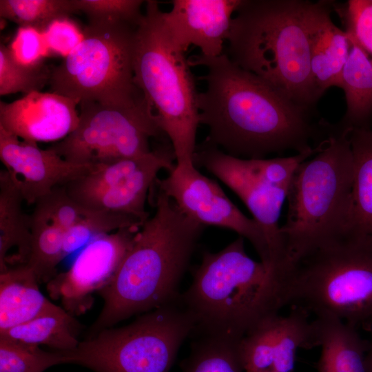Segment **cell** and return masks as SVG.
<instances>
[{
  "instance_id": "obj_1",
  "label": "cell",
  "mask_w": 372,
  "mask_h": 372,
  "mask_svg": "<svg viewBox=\"0 0 372 372\" xmlns=\"http://www.w3.org/2000/svg\"><path fill=\"white\" fill-rule=\"evenodd\" d=\"M201 65L206 87L199 92L200 124L209 130L201 146L218 148L231 156L265 158L273 153H301L322 144L332 125L312 123L309 110L296 105L268 82L245 70L224 52L189 59Z\"/></svg>"
},
{
  "instance_id": "obj_2",
  "label": "cell",
  "mask_w": 372,
  "mask_h": 372,
  "mask_svg": "<svg viewBox=\"0 0 372 372\" xmlns=\"http://www.w3.org/2000/svg\"><path fill=\"white\" fill-rule=\"evenodd\" d=\"M156 187L155 212L141 225L111 281L89 335L176 300L178 285L205 227Z\"/></svg>"
},
{
  "instance_id": "obj_3",
  "label": "cell",
  "mask_w": 372,
  "mask_h": 372,
  "mask_svg": "<svg viewBox=\"0 0 372 372\" xmlns=\"http://www.w3.org/2000/svg\"><path fill=\"white\" fill-rule=\"evenodd\" d=\"M302 0H242L233 17L227 55L296 105L320 99L310 70L309 16Z\"/></svg>"
},
{
  "instance_id": "obj_4",
  "label": "cell",
  "mask_w": 372,
  "mask_h": 372,
  "mask_svg": "<svg viewBox=\"0 0 372 372\" xmlns=\"http://www.w3.org/2000/svg\"><path fill=\"white\" fill-rule=\"evenodd\" d=\"M239 236L222 250L205 251L180 300L194 321L191 335L240 341L280 311L277 285L265 265L246 253Z\"/></svg>"
},
{
  "instance_id": "obj_5",
  "label": "cell",
  "mask_w": 372,
  "mask_h": 372,
  "mask_svg": "<svg viewBox=\"0 0 372 372\" xmlns=\"http://www.w3.org/2000/svg\"><path fill=\"white\" fill-rule=\"evenodd\" d=\"M280 309L296 307L372 330V238L347 231L311 250L277 282Z\"/></svg>"
},
{
  "instance_id": "obj_6",
  "label": "cell",
  "mask_w": 372,
  "mask_h": 372,
  "mask_svg": "<svg viewBox=\"0 0 372 372\" xmlns=\"http://www.w3.org/2000/svg\"><path fill=\"white\" fill-rule=\"evenodd\" d=\"M349 134L333 131L319 152L293 173L287 218L280 228L285 247L281 273L311 250L347 232L353 178Z\"/></svg>"
},
{
  "instance_id": "obj_7",
  "label": "cell",
  "mask_w": 372,
  "mask_h": 372,
  "mask_svg": "<svg viewBox=\"0 0 372 372\" xmlns=\"http://www.w3.org/2000/svg\"><path fill=\"white\" fill-rule=\"evenodd\" d=\"M156 1H146L136 28L134 81L175 153L177 166L194 165L200 125L196 81L185 53L172 43Z\"/></svg>"
},
{
  "instance_id": "obj_8",
  "label": "cell",
  "mask_w": 372,
  "mask_h": 372,
  "mask_svg": "<svg viewBox=\"0 0 372 372\" xmlns=\"http://www.w3.org/2000/svg\"><path fill=\"white\" fill-rule=\"evenodd\" d=\"M194 321L179 298L130 324L88 335L67 351L70 364L94 372H169Z\"/></svg>"
},
{
  "instance_id": "obj_9",
  "label": "cell",
  "mask_w": 372,
  "mask_h": 372,
  "mask_svg": "<svg viewBox=\"0 0 372 372\" xmlns=\"http://www.w3.org/2000/svg\"><path fill=\"white\" fill-rule=\"evenodd\" d=\"M137 26L89 22L82 41L51 70L52 92L82 102L120 104L142 95L134 81Z\"/></svg>"
},
{
  "instance_id": "obj_10",
  "label": "cell",
  "mask_w": 372,
  "mask_h": 372,
  "mask_svg": "<svg viewBox=\"0 0 372 372\" xmlns=\"http://www.w3.org/2000/svg\"><path fill=\"white\" fill-rule=\"evenodd\" d=\"M76 128L49 149L76 164L95 165L151 152L152 138L165 136L143 94L130 102L79 103Z\"/></svg>"
},
{
  "instance_id": "obj_11",
  "label": "cell",
  "mask_w": 372,
  "mask_h": 372,
  "mask_svg": "<svg viewBox=\"0 0 372 372\" xmlns=\"http://www.w3.org/2000/svg\"><path fill=\"white\" fill-rule=\"evenodd\" d=\"M194 165L203 167L230 188L244 203L265 233L270 252L269 269L285 260L279 218L296 163L287 158L247 159L212 147H197Z\"/></svg>"
},
{
  "instance_id": "obj_12",
  "label": "cell",
  "mask_w": 372,
  "mask_h": 372,
  "mask_svg": "<svg viewBox=\"0 0 372 372\" xmlns=\"http://www.w3.org/2000/svg\"><path fill=\"white\" fill-rule=\"evenodd\" d=\"M176 165L172 145H163L141 156L95 164L64 186L86 208L126 214L143 224L150 216L145 205L158 172H169Z\"/></svg>"
},
{
  "instance_id": "obj_13",
  "label": "cell",
  "mask_w": 372,
  "mask_h": 372,
  "mask_svg": "<svg viewBox=\"0 0 372 372\" xmlns=\"http://www.w3.org/2000/svg\"><path fill=\"white\" fill-rule=\"evenodd\" d=\"M155 185L170 198L187 217L205 226L232 230L247 239L260 261L269 269L270 252L263 228L246 216L227 197L219 185L196 167L177 166Z\"/></svg>"
},
{
  "instance_id": "obj_14",
  "label": "cell",
  "mask_w": 372,
  "mask_h": 372,
  "mask_svg": "<svg viewBox=\"0 0 372 372\" xmlns=\"http://www.w3.org/2000/svg\"><path fill=\"white\" fill-rule=\"evenodd\" d=\"M141 227L122 228L99 236L79 253L70 268L47 283L49 295L60 300L73 316L85 313L92 294L111 281Z\"/></svg>"
},
{
  "instance_id": "obj_15",
  "label": "cell",
  "mask_w": 372,
  "mask_h": 372,
  "mask_svg": "<svg viewBox=\"0 0 372 372\" xmlns=\"http://www.w3.org/2000/svg\"><path fill=\"white\" fill-rule=\"evenodd\" d=\"M0 159L28 205L35 204L55 187L87 174L94 165L70 162L54 151L39 147L0 127Z\"/></svg>"
},
{
  "instance_id": "obj_16",
  "label": "cell",
  "mask_w": 372,
  "mask_h": 372,
  "mask_svg": "<svg viewBox=\"0 0 372 372\" xmlns=\"http://www.w3.org/2000/svg\"><path fill=\"white\" fill-rule=\"evenodd\" d=\"M242 0H173L162 19L174 46L185 53L191 45L200 55L216 57L224 53L233 19Z\"/></svg>"
},
{
  "instance_id": "obj_17",
  "label": "cell",
  "mask_w": 372,
  "mask_h": 372,
  "mask_svg": "<svg viewBox=\"0 0 372 372\" xmlns=\"http://www.w3.org/2000/svg\"><path fill=\"white\" fill-rule=\"evenodd\" d=\"M77 101L34 91L11 103H0V127L30 142H58L78 126Z\"/></svg>"
},
{
  "instance_id": "obj_18",
  "label": "cell",
  "mask_w": 372,
  "mask_h": 372,
  "mask_svg": "<svg viewBox=\"0 0 372 372\" xmlns=\"http://www.w3.org/2000/svg\"><path fill=\"white\" fill-rule=\"evenodd\" d=\"M330 11L325 2H313L309 16L310 70L320 98L328 88L340 87L351 48L347 33L333 23Z\"/></svg>"
},
{
  "instance_id": "obj_19",
  "label": "cell",
  "mask_w": 372,
  "mask_h": 372,
  "mask_svg": "<svg viewBox=\"0 0 372 372\" xmlns=\"http://www.w3.org/2000/svg\"><path fill=\"white\" fill-rule=\"evenodd\" d=\"M20 189L8 172H0V273L25 265L31 241V218L23 209Z\"/></svg>"
},
{
  "instance_id": "obj_20",
  "label": "cell",
  "mask_w": 372,
  "mask_h": 372,
  "mask_svg": "<svg viewBox=\"0 0 372 372\" xmlns=\"http://www.w3.org/2000/svg\"><path fill=\"white\" fill-rule=\"evenodd\" d=\"M317 346L321 348L318 372H366L368 342L356 328L333 317H316Z\"/></svg>"
},
{
  "instance_id": "obj_21",
  "label": "cell",
  "mask_w": 372,
  "mask_h": 372,
  "mask_svg": "<svg viewBox=\"0 0 372 372\" xmlns=\"http://www.w3.org/2000/svg\"><path fill=\"white\" fill-rule=\"evenodd\" d=\"M26 265L0 273V332L25 323L53 305Z\"/></svg>"
},
{
  "instance_id": "obj_22",
  "label": "cell",
  "mask_w": 372,
  "mask_h": 372,
  "mask_svg": "<svg viewBox=\"0 0 372 372\" xmlns=\"http://www.w3.org/2000/svg\"><path fill=\"white\" fill-rule=\"evenodd\" d=\"M351 42L340 86L345 94L347 110L342 119L333 125L337 132L371 128L372 58L356 43Z\"/></svg>"
},
{
  "instance_id": "obj_23",
  "label": "cell",
  "mask_w": 372,
  "mask_h": 372,
  "mask_svg": "<svg viewBox=\"0 0 372 372\" xmlns=\"http://www.w3.org/2000/svg\"><path fill=\"white\" fill-rule=\"evenodd\" d=\"M353 178L347 231L372 238V129L349 131Z\"/></svg>"
},
{
  "instance_id": "obj_24",
  "label": "cell",
  "mask_w": 372,
  "mask_h": 372,
  "mask_svg": "<svg viewBox=\"0 0 372 372\" xmlns=\"http://www.w3.org/2000/svg\"><path fill=\"white\" fill-rule=\"evenodd\" d=\"M64 308L53 304L34 318L0 332V337L24 344L46 345L54 351H72L80 341V324Z\"/></svg>"
},
{
  "instance_id": "obj_25",
  "label": "cell",
  "mask_w": 372,
  "mask_h": 372,
  "mask_svg": "<svg viewBox=\"0 0 372 372\" xmlns=\"http://www.w3.org/2000/svg\"><path fill=\"white\" fill-rule=\"evenodd\" d=\"M309 316L302 309L291 307L287 316L278 313L267 318L266 325L273 353L271 370L292 372L297 351L318 347L314 323L309 320Z\"/></svg>"
},
{
  "instance_id": "obj_26",
  "label": "cell",
  "mask_w": 372,
  "mask_h": 372,
  "mask_svg": "<svg viewBox=\"0 0 372 372\" xmlns=\"http://www.w3.org/2000/svg\"><path fill=\"white\" fill-rule=\"evenodd\" d=\"M194 338L190 353L181 362L182 372H244L240 341L216 336Z\"/></svg>"
},
{
  "instance_id": "obj_27",
  "label": "cell",
  "mask_w": 372,
  "mask_h": 372,
  "mask_svg": "<svg viewBox=\"0 0 372 372\" xmlns=\"http://www.w3.org/2000/svg\"><path fill=\"white\" fill-rule=\"evenodd\" d=\"M30 249L25 264L39 282H48L56 273V267L65 258L64 231L43 217L32 213Z\"/></svg>"
},
{
  "instance_id": "obj_28",
  "label": "cell",
  "mask_w": 372,
  "mask_h": 372,
  "mask_svg": "<svg viewBox=\"0 0 372 372\" xmlns=\"http://www.w3.org/2000/svg\"><path fill=\"white\" fill-rule=\"evenodd\" d=\"M76 12L72 0H0V16L41 32L56 19Z\"/></svg>"
},
{
  "instance_id": "obj_29",
  "label": "cell",
  "mask_w": 372,
  "mask_h": 372,
  "mask_svg": "<svg viewBox=\"0 0 372 372\" xmlns=\"http://www.w3.org/2000/svg\"><path fill=\"white\" fill-rule=\"evenodd\" d=\"M60 364H70L67 352H48L37 345L0 337V372H43Z\"/></svg>"
},
{
  "instance_id": "obj_30",
  "label": "cell",
  "mask_w": 372,
  "mask_h": 372,
  "mask_svg": "<svg viewBox=\"0 0 372 372\" xmlns=\"http://www.w3.org/2000/svg\"><path fill=\"white\" fill-rule=\"evenodd\" d=\"M142 225L138 220L126 214L93 210L86 218L64 231V256L84 247L99 236Z\"/></svg>"
},
{
  "instance_id": "obj_31",
  "label": "cell",
  "mask_w": 372,
  "mask_h": 372,
  "mask_svg": "<svg viewBox=\"0 0 372 372\" xmlns=\"http://www.w3.org/2000/svg\"><path fill=\"white\" fill-rule=\"evenodd\" d=\"M51 70L43 65L28 68L18 63L11 56L8 46L0 45V94L1 96L40 90L50 79Z\"/></svg>"
},
{
  "instance_id": "obj_32",
  "label": "cell",
  "mask_w": 372,
  "mask_h": 372,
  "mask_svg": "<svg viewBox=\"0 0 372 372\" xmlns=\"http://www.w3.org/2000/svg\"><path fill=\"white\" fill-rule=\"evenodd\" d=\"M76 12L85 13L89 22L125 23L138 26L144 13L141 0H72Z\"/></svg>"
},
{
  "instance_id": "obj_33",
  "label": "cell",
  "mask_w": 372,
  "mask_h": 372,
  "mask_svg": "<svg viewBox=\"0 0 372 372\" xmlns=\"http://www.w3.org/2000/svg\"><path fill=\"white\" fill-rule=\"evenodd\" d=\"M336 10L349 39L372 58V0H349Z\"/></svg>"
},
{
  "instance_id": "obj_34",
  "label": "cell",
  "mask_w": 372,
  "mask_h": 372,
  "mask_svg": "<svg viewBox=\"0 0 372 372\" xmlns=\"http://www.w3.org/2000/svg\"><path fill=\"white\" fill-rule=\"evenodd\" d=\"M8 48L12 58L28 68L43 65L50 56L42 32L32 27H19Z\"/></svg>"
},
{
  "instance_id": "obj_35",
  "label": "cell",
  "mask_w": 372,
  "mask_h": 372,
  "mask_svg": "<svg viewBox=\"0 0 372 372\" xmlns=\"http://www.w3.org/2000/svg\"><path fill=\"white\" fill-rule=\"evenodd\" d=\"M42 34L50 56H59L63 59L84 38V31L68 17L54 20L47 26Z\"/></svg>"
},
{
  "instance_id": "obj_36",
  "label": "cell",
  "mask_w": 372,
  "mask_h": 372,
  "mask_svg": "<svg viewBox=\"0 0 372 372\" xmlns=\"http://www.w3.org/2000/svg\"><path fill=\"white\" fill-rule=\"evenodd\" d=\"M371 339L367 341V351L366 354V372H372V330L370 331Z\"/></svg>"
},
{
  "instance_id": "obj_37",
  "label": "cell",
  "mask_w": 372,
  "mask_h": 372,
  "mask_svg": "<svg viewBox=\"0 0 372 372\" xmlns=\"http://www.w3.org/2000/svg\"><path fill=\"white\" fill-rule=\"evenodd\" d=\"M265 372H279V371H273V370H269V371H267Z\"/></svg>"
}]
</instances>
